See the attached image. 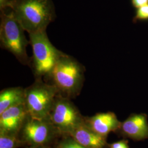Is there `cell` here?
I'll use <instances>...</instances> for the list:
<instances>
[{"instance_id":"cell-18","label":"cell","mask_w":148,"mask_h":148,"mask_svg":"<svg viewBox=\"0 0 148 148\" xmlns=\"http://www.w3.org/2000/svg\"><path fill=\"white\" fill-rule=\"evenodd\" d=\"M12 0H0V8L1 12L4 11V10L11 7Z\"/></svg>"},{"instance_id":"cell-7","label":"cell","mask_w":148,"mask_h":148,"mask_svg":"<svg viewBox=\"0 0 148 148\" xmlns=\"http://www.w3.org/2000/svg\"><path fill=\"white\" fill-rule=\"evenodd\" d=\"M25 103L13 106L0 114L1 132L13 133L18 130L26 115Z\"/></svg>"},{"instance_id":"cell-2","label":"cell","mask_w":148,"mask_h":148,"mask_svg":"<svg viewBox=\"0 0 148 148\" xmlns=\"http://www.w3.org/2000/svg\"><path fill=\"white\" fill-rule=\"evenodd\" d=\"M2 12L0 23L1 47L12 53L21 63L29 65L30 57L27 52L29 41L25 37L24 29L12 10L8 13Z\"/></svg>"},{"instance_id":"cell-16","label":"cell","mask_w":148,"mask_h":148,"mask_svg":"<svg viewBox=\"0 0 148 148\" xmlns=\"http://www.w3.org/2000/svg\"><path fill=\"white\" fill-rule=\"evenodd\" d=\"M132 5L134 8L137 9L144 5H148V0H131Z\"/></svg>"},{"instance_id":"cell-4","label":"cell","mask_w":148,"mask_h":148,"mask_svg":"<svg viewBox=\"0 0 148 148\" xmlns=\"http://www.w3.org/2000/svg\"><path fill=\"white\" fill-rule=\"evenodd\" d=\"M29 37L32 52L29 66L37 78L47 77L63 52L51 42L46 30L29 34Z\"/></svg>"},{"instance_id":"cell-9","label":"cell","mask_w":148,"mask_h":148,"mask_svg":"<svg viewBox=\"0 0 148 148\" xmlns=\"http://www.w3.org/2000/svg\"><path fill=\"white\" fill-rule=\"evenodd\" d=\"M49 128L43 120L32 119L25 125L24 136L27 142L33 144H41L46 142L49 137Z\"/></svg>"},{"instance_id":"cell-10","label":"cell","mask_w":148,"mask_h":148,"mask_svg":"<svg viewBox=\"0 0 148 148\" xmlns=\"http://www.w3.org/2000/svg\"><path fill=\"white\" fill-rule=\"evenodd\" d=\"M70 134L75 141L86 148H103L106 144L104 137L81 123Z\"/></svg>"},{"instance_id":"cell-8","label":"cell","mask_w":148,"mask_h":148,"mask_svg":"<svg viewBox=\"0 0 148 148\" xmlns=\"http://www.w3.org/2000/svg\"><path fill=\"white\" fill-rule=\"evenodd\" d=\"M122 130L127 137L141 140L148 138V124L146 117L143 114L133 115L121 125Z\"/></svg>"},{"instance_id":"cell-3","label":"cell","mask_w":148,"mask_h":148,"mask_svg":"<svg viewBox=\"0 0 148 148\" xmlns=\"http://www.w3.org/2000/svg\"><path fill=\"white\" fill-rule=\"evenodd\" d=\"M85 66L77 60L63 53L48 75L57 90L74 95L79 90L84 78Z\"/></svg>"},{"instance_id":"cell-17","label":"cell","mask_w":148,"mask_h":148,"mask_svg":"<svg viewBox=\"0 0 148 148\" xmlns=\"http://www.w3.org/2000/svg\"><path fill=\"white\" fill-rule=\"evenodd\" d=\"M110 148H129L125 141H119L112 143L110 145Z\"/></svg>"},{"instance_id":"cell-15","label":"cell","mask_w":148,"mask_h":148,"mask_svg":"<svg viewBox=\"0 0 148 148\" xmlns=\"http://www.w3.org/2000/svg\"><path fill=\"white\" fill-rule=\"evenodd\" d=\"M60 148H86L76 141L70 140L63 144Z\"/></svg>"},{"instance_id":"cell-14","label":"cell","mask_w":148,"mask_h":148,"mask_svg":"<svg viewBox=\"0 0 148 148\" xmlns=\"http://www.w3.org/2000/svg\"><path fill=\"white\" fill-rule=\"evenodd\" d=\"M148 21V5L136 9L135 16L133 18V23H136L138 21Z\"/></svg>"},{"instance_id":"cell-5","label":"cell","mask_w":148,"mask_h":148,"mask_svg":"<svg viewBox=\"0 0 148 148\" xmlns=\"http://www.w3.org/2000/svg\"><path fill=\"white\" fill-rule=\"evenodd\" d=\"M57 91L54 86L41 81L25 90V104L32 119L43 120L47 116L53 109Z\"/></svg>"},{"instance_id":"cell-1","label":"cell","mask_w":148,"mask_h":148,"mask_svg":"<svg viewBox=\"0 0 148 148\" xmlns=\"http://www.w3.org/2000/svg\"><path fill=\"white\" fill-rule=\"evenodd\" d=\"M10 8L29 34L46 30L54 19V7L51 0H12Z\"/></svg>"},{"instance_id":"cell-6","label":"cell","mask_w":148,"mask_h":148,"mask_svg":"<svg viewBox=\"0 0 148 148\" xmlns=\"http://www.w3.org/2000/svg\"><path fill=\"white\" fill-rule=\"evenodd\" d=\"M53 109V123L64 132H72L80 124L77 110L68 100L61 98L56 99Z\"/></svg>"},{"instance_id":"cell-11","label":"cell","mask_w":148,"mask_h":148,"mask_svg":"<svg viewBox=\"0 0 148 148\" xmlns=\"http://www.w3.org/2000/svg\"><path fill=\"white\" fill-rule=\"evenodd\" d=\"M90 128L105 137L109 133L116 130L120 126L116 116L113 112L98 114L90 121Z\"/></svg>"},{"instance_id":"cell-13","label":"cell","mask_w":148,"mask_h":148,"mask_svg":"<svg viewBox=\"0 0 148 148\" xmlns=\"http://www.w3.org/2000/svg\"><path fill=\"white\" fill-rule=\"evenodd\" d=\"M18 142L15 137L10 133L1 132L0 148H16Z\"/></svg>"},{"instance_id":"cell-12","label":"cell","mask_w":148,"mask_h":148,"mask_svg":"<svg viewBox=\"0 0 148 148\" xmlns=\"http://www.w3.org/2000/svg\"><path fill=\"white\" fill-rule=\"evenodd\" d=\"M25 103V90L20 87L10 88L0 93V114L12 106Z\"/></svg>"}]
</instances>
